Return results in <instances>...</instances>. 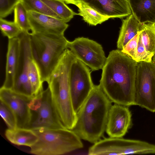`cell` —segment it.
<instances>
[{"label":"cell","instance_id":"obj_1","mask_svg":"<svg viewBox=\"0 0 155 155\" xmlns=\"http://www.w3.org/2000/svg\"><path fill=\"white\" fill-rule=\"evenodd\" d=\"M137 63L120 50L110 52L99 85L112 103L128 107L134 105Z\"/></svg>","mask_w":155,"mask_h":155},{"label":"cell","instance_id":"obj_2","mask_svg":"<svg viewBox=\"0 0 155 155\" xmlns=\"http://www.w3.org/2000/svg\"><path fill=\"white\" fill-rule=\"evenodd\" d=\"M112 102L99 85H94L89 96L77 112L76 124L71 130L81 139L94 143L106 131Z\"/></svg>","mask_w":155,"mask_h":155},{"label":"cell","instance_id":"obj_3","mask_svg":"<svg viewBox=\"0 0 155 155\" xmlns=\"http://www.w3.org/2000/svg\"><path fill=\"white\" fill-rule=\"evenodd\" d=\"M71 52L65 51L47 81L59 117L66 128L72 130L77 120L72 103L69 85L70 70L76 60Z\"/></svg>","mask_w":155,"mask_h":155},{"label":"cell","instance_id":"obj_4","mask_svg":"<svg viewBox=\"0 0 155 155\" xmlns=\"http://www.w3.org/2000/svg\"><path fill=\"white\" fill-rule=\"evenodd\" d=\"M32 58L46 82L63 55L68 41L64 35L39 32L30 34Z\"/></svg>","mask_w":155,"mask_h":155},{"label":"cell","instance_id":"obj_5","mask_svg":"<svg viewBox=\"0 0 155 155\" xmlns=\"http://www.w3.org/2000/svg\"><path fill=\"white\" fill-rule=\"evenodd\" d=\"M38 137L30 147V152L38 155L65 154L82 148L81 138L72 130L66 128L33 130Z\"/></svg>","mask_w":155,"mask_h":155},{"label":"cell","instance_id":"obj_6","mask_svg":"<svg viewBox=\"0 0 155 155\" xmlns=\"http://www.w3.org/2000/svg\"><path fill=\"white\" fill-rule=\"evenodd\" d=\"M28 106L30 118L26 129L33 130L66 128L59 117L48 86L46 89L33 98Z\"/></svg>","mask_w":155,"mask_h":155},{"label":"cell","instance_id":"obj_7","mask_svg":"<svg viewBox=\"0 0 155 155\" xmlns=\"http://www.w3.org/2000/svg\"><path fill=\"white\" fill-rule=\"evenodd\" d=\"M155 154V145L146 141L109 137L101 139L88 149L89 155Z\"/></svg>","mask_w":155,"mask_h":155},{"label":"cell","instance_id":"obj_8","mask_svg":"<svg viewBox=\"0 0 155 155\" xmlns=\"http://www.w3.org/2000/svg\"><path fill=\"white\" fill-rule=\"evenodd\" d=\"M134 105L155 112V64L152 61L137 63Z\"/></svg>","mask_w":155,"mask_h":155},{"label":"cell","instance_id":"obj_9","mask_svg":"<svg viewBox=\"0 0 155 155\" xmlns=\"http://www.w3.org/2000/svg\"><path fill=\"white\" fill-rule=\"evenodd\" d=\"M90 70L87 66L77 58L71 67L70 89L74 109L76 113L94 85L92 80Z\"/></svg>","mask_w":155,"mask_h":155},{"label":"cell","instance_id":"obj_10","mask_svg":"<svg viewBox=\"0 0 155 155\" xmlns=\"http://www.w3.org/2000/svg\"><path fill=\"white\" fill-rule=\"evenodd\" d=\"M67 48L91 71L102 69L107 59L102 45L88 38L79 37L68 41Z\"/></svg>","mask_w":155,"mask_h":155},{"label":"cell","instance_id":"obj_11","mask_svg":"<svg viewBox=\"0 0 155 155\" xmlns=\"http://www.w3.org/2000/svg\"><path fill=\"white\" fill-rule=\"evenodd\" d=\"M30 34L22 32L18 37L20 41L19 60L14 84L10 90L17 93L33 98L34 96L28 76L30 63L32 59Z\"/></svg>","mask_w":155,"mask_h":155},{"label":"cell","instance_id":"obj_12","mask_svg":"<svg viewBox=\"0 0 155 155\" xmlns=\"http://www.w3.org/2000/svg\"><path fill=\"white\" fill-rule=\"evenodd\" d=\"M32 98L2 87L0 89V100L7 104L14 112L18 128L26 129L28 124L30 118L28 104Z\"/></svg>","mask_w":155,"mask_h":155},{"label":"cell","instance_id":"obj_13","mask_svg":"<svg viewBox=\"0 0 155 155\" xmlns=\"http://www.w3.org/2000/svg\"><path fill=\"white\" fill-rule=\"evenodd\" d=\"M132 125V114L128 107L116 104H112L105 131L109 137H123Z\"/></svg>","mask_w":155,"mask_h":155},{"label":"cell","instance_id":"obj_14","mask_svg":"<svg viewBox=\"0 0 155 155\" xmlns=\"http://www.w3.org/2000/svg\"><path fill=\"white\" fill-rule=\"evenodd\" d=\"M28 12L31 32L64 35L69 25L63 20L32 11Z\"/></svg>","mask_w":155,"mask_h":155},{"label":"cell","instance_id":"obj_15","mask_svg":"<svg viewBox=\"0 0 155 155\" xmlns=\"http://www.w3.org/2000/svg\"><path fill=\"white\" fill-rule=\"evenodd\" d=\"M101 14L122 18L132 13L128 0H83Z\"/></svg>","mask_w":155,"mask_h":155},{"label":"cell","instance_id":"obj_16","mask_svg":"<svg viewBox=\"0 0 155 155\" xmlns=\"http://www.w3.org/2000/svg\"><path fill=\"white\" fill-rule=\"evenodd\" d=\"M20 50L19 37L8 40L5 80L2 87L11 89L18 67Z\"/></svg>","mask_w":155,"mask_h":155},{"label":"cell","instance_id":"obj_17","mask_svg":"<svg viewBox=\"0 0 155 155\" xmlns=\"http://www.w3.org/2000/svg\"><path fill=\"white\" fill-rule=\"evenodd\" d=\"M128 0L132 13L140 23H155V0Z\"/></svg>","mask_w":155,"mask_h":155},{"label":"cell","instance_id":"obj_18","mask_svg":"<svg viewBox=\"0 0 155 155\" xmlns=\"http://www.w3.org/2000/svg\"><path fill=\"white\" fill-rule=\"evenodd\" d=\"M122 22L117 44L118 49L120 50L141 31L142 28V23L132 13L123 19Z\"/></svg>","mask_w":155,"mask_h":155},{"label":"cell","instance_id":"obj_19","mask_svg":"<svg viewBox=\"0 0 155 155\" xmlns=\"http://www.w3.org/2000/svg\"><path fill=\"white\" fill-rule=\"evenodd\" d=\"M5 135L11 143L18 145L31 147L38 140L37 136L33 130L25 128H8L5 130Z\"/></svg>","mask_w":155,"mask_h":155},{"label":"cell","instance_id":"obj_20","mask_svg":"<svg viewBox=\"0 0 155 155\" xmlns=\"http://www.w3.org/2000/svg\"><path fill=\"white\" fill-rule=\"evenodd\" d=\"M72 4L78 8V15L81 16L84 21L90 25L101 24L110 18L101 14L83 1L75 2Z\"/></svg>","mask_w":155,"mask_h":155},{"label":"cell","instance_id":"obj_21","mask_svg":"<svg viewBox=\"0 0 155 155\" xmlns=\"http://www.w3.org/2000/svg\"><path fill=\"white\" fill-rule=\"evenodd\" d=\"M61 19L67 23L74 16L78 15L73 11L65 3L61 0H41Z\"/></svg>","mask_w":155,"mask_h":155},{"label":"cell","instance_id":"obj_22","mask_svg":"<svg viewBox=\"0 0 155 155\" xmlns=\"http://www.w3.org/2000/svg\"><path fill=\"white\" fill-rule=\"evenodd\" d=\"M140 33L146 50L153 56L155 53V23H142Z\"/></svg>","mask_w":155,"mask_h":155},{"label":"cell","instance_id":"obj_23","mask_svg":"<svg viewBox=\"0 0 155 155\" xmlns=\"http://www.w3.org/2000/svg\"><path fill=\"white\" fill-rule=\"evenodd\" d=\"M28 76L35 97L43 91V82L39 68L33 59L30 63Z\"/></svg>","mask_w":155,"mask_h":155},{"label":"cell","instance_id":"obj_24","mask_svg":"<svg viewBox=\"0 0 155 155\" xmlns=\"http://www.w3.org/2000/svg\"><path fill=\"white\" fill-rule=\"evenodd\" d=\"M14 21L20 28L22 32L30 33L31 28L29 21L28 12L21 1L15 6L14 10Z\"/></svg>","mask_w":155,"mask_h":155},{"label":"cell","instance_id":"obj_25","mask_svg":"<svg viewBox=\"0 0 155 155\" xmlns=\"http://www.w3.org/2000/svg\"><path fill=\"white\" fill-rule=\"evenodd\" d=\"M20 1L27 12H34L61 19L41 0H20Z\"/></svg>","mask_w":155,"mask_h":155},{"label":"cell","instance_id":"obj_26","mask_svg":"<svg viewBox=\"0 0 155 155\" xmlns=\"http://www.w3.org/2000/svg\"><path fill=\"white\" fill-rule=\"evenodd\" d=\"M0 29L3 35L8 39L18 37L23 32L14 21H9L2 18H0Z\"/></svg>","mask_w":155,"mask_h":155},{"label":"cell","instance_id":"obj_27","mask_svg":"<svg viewBox=\"0 0 155 155\" xmlns=\"http://www.w3.org/2000/svg\"><path fill=\"white\" fill-rule=\"evenodd\" d=\"M0 114L8 128H17L16 119L14 112L7 104L1 100Z\"/></svg>","mask_w":155,"mask_h":155},{"label":"cell","instance_id":"obj_28","mask_svg":"<svg viewBox=\"0 0 155 155\" xmlns=\"http://www.w3.org/2000/svg\"><path fill=\"white\" fill-rule=\"evenodd\" d=\"M153 56L146 50L143 44L140 32L137 48V53L135 61L137 63L141 62H150L152 61Z\"/></svg>","mask_w":155,"mask_h":155},{"label":"cell","instance_id":"obj_29","mask_svg":"<svg viewBox=\"0 0 155 155\" xmlns=\"http://www.w3.org/2000/svg\"><path fill=\"white\" fill-rule=\"evenodd\" d=\"M139 33V32L129 41L120 50L122 52L129 56L135 61L137 55Z\"/></svg>","mask_w":155,"mask_h":155},{"label":"cell","instance_id":"obj_30","mask_svg":"<svg viewBox=\"0 0 155 155\" xmlns=\"http://www.w3.org/2000/svg\"><path fill=\"white\" fill-rule=\"evenodd\" d=\"M20 0H0V18H4L11 14Z\"/></svg>","mask_w":155,"mask_h":155},{"label":"cell","instance_id":"obj_31","mask_svg":"<svg viewBox=\"0 0 155 155\" xmlns=\"http://www.w3.org/2000/svg\"><path fill=\"white\" fill-rule=\"evenodd\" d=\"M82 0H69L68 4H72V3L74 2Z\"/></svg>","mask_w":155,"mask_h":155},{"label":"cell","instance_id":"obj_32","mask_svg":"<svg viewBox=\"0 0 155 155\" xmlns=\"http://www.w3.org/2000/svg\"><path fill=\"white\" fill-rule=\"evenodd\" d=\"M152 61L153 62V63L155 64V53L152 57Z\"/></svg>","mask_w":155,"mask_h":155},{"label":"cell","instance_id":"obj_33","mask_svg":"<svg viewBox=\"0 0 155 155\" xmlns=\"http://www.w3.org/2000/svg\"><path fill=\"white\" fill-rule=\"evenodd\" d=\"M64 1L66 4H68L69 0H61Z\"/></svg>","mask_w":155,"mask_h":155}]
</instances>
